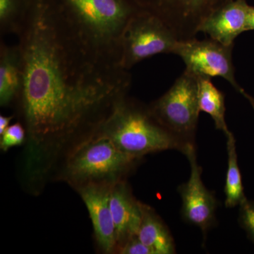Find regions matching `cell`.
Returning <instances> with one entry per match:
<instances>
[{
	"label": "cell",
	"mask_w": 254,
	"mask_h": 254,
	"mask_svg": "<svg viewBox=\"0 0 254 254\" xmlns=\"http://www.w3.org/2000/svg\"><path fill=\"white\" fill-rule=\"evenodd\" d=\"M17 37L23 68L18 104L32 150L91 131L128 93V71L92 56L55 0H32Z\"/></svg>",
	"instance_id": "6da1fadb"
},
{
	"label": "cell",
	"mask_w": 254,
	"mask_h": 254,
	"mask_svg": "<svg viewBox=\"0 0 254 254\" xmlns=\"http://www.w3.org/2000/svg\"><path fill=\"white\" fill-rule=\"evenodd\" d=\"M71 31L100 63L121 67L124 32L141 11L133 0H55ZM122 68V67H121Z\"/></svg>",
	"instance_id": "7a4b0ae2"
},
{
	"label": "cell",
	"mask_w": 254,
	"mask_h": 254,
	"mask_svg": "<svg viewBox=\"0 0 254 254\" xmlns=\"http://www.w3.org/2000/svg\"><path fill=\"white\" fill-rule=\"evenodd\" d=\"M124 153L140 160L148 153L183 151L188 143L169 131L145 106L127 95L115 103L109 115L94 128Z\"/></svg>",
	"instance_id": "3957f363"
},
{
	"label": "cell",
	"mask_w": 254,
	"mask_h": 254,
	"mask_svg": "<svg viewBox=\"0 0 254 254\" xmlns=\"http://www.w3.org/2000/svg\"><path fill=\"white\" fill-rule=\"evenodd\" d=\"M94 128L68 156L66 164V178L80 187L120 181L139 160L119 149L111 140L95 132Z\"/></svg>",
	"instance_id": "277c9868"
},
{
	"label": "cell",
	"mask_w": 254,
	"mask_h": 254,
	"mask_svg": "<svg viewBox=\"0 0 254 254\" xmlns=\"http://www.w3.org/2000/svg\"><path fill=\"white\" fill-rule=\"evenodd\" d=\"M148 107L169 131L185 143H195L200 113L198 78L185 70L171 88Z\"/></svg>",
	"instance_id": "5b68a950"
},
{
	"label": "cell",
	"mask_w": 254,
	"mask_h": 254,
	"mask_svg": "<svg viewBox=\"0 0 254 254\" xmlns=\"http://www.w3.org/2000/svg\"><path fill=\"white\" fill-rule=\"evenodd\" d=\"M179 41L162 20L141 9L124 32L120 66L128 71L140 62L155 55L173 54Z\"/></svg>",
	"instance_id": "8992f818"
},
{
	"label": "cell",
	"mask_w": 254,
	"mask_h": 254,
	"mask_svg": "<svg viewBox=\"0 0 254 254\" xmlns=\"http://www.w3.org/2000/svg\"><path fill=\"white\" fill-rule=\"evenodd\" d=\"M234 46H225L208 38L179 41L173 54L185 64L186 71L197 78L221 77L237 92L245 91L237 83L232 63Z\"/></svg>",
	"instance_id": "52a82bcc"
},
{
	"label": "cell",
	"mask_w": 254,
	"mask_h": 254,
	"mask_svg": "<svg viewBox=\"0 0 254 254\" xmlns=\"http://www.w3.org/2000/svg\"><path fill=\"white\" fill-rule=\"evenodd\" d=\"M145 11L163 21L180 41L195 38L203 21L232 0H133Z\"/></svg>",
	"instance_id": "ba28073f"
},
{
	"label": "cell",
	"mask_w": 254,
	"mask_h": 254,
	"mask_svg": "<svg viewBox=\"0 0 254 254\" xmlns=\"http://www.w3.org/2000/svg\"><path fill=\"white\" fill-rule=\"evenodd\" d=\"M182 153L188 159L190 168L188 181L178 187L182 218L187 223L198 227L205 236L216 222L218 201L213 192L202 181V168L197 160L194 143H187Z\"/></svg>",
	"instance_id": "9c48e42d"
},
{
	"label": "cell",
	"mask_w": 254,
	"mask_h": 254,
	"mask_svg": "<svg viewBox=\"0 0 254 254\" xmlns=\"http://www.w3.org/2000/svg\"><path fill=\"white\" fill-rule=\"evenodd\" d=\"M113 183H90L82 185L79 193L91 218L95 236L103 252L118 250V237L110 205V186Z\"/></svg>",
	"instance_id": "30bf717a"
},
{
	"label": "cell",
	"mask_w": 254,
	"mask_h": 254,
	"mask_svg": "<svg viewBox=\"0 0 254 254\" xmlns=\"http://www.w3.org/2000/svg\"><path fill=\"white\" fill-rule=\"evenodd\" d=\"M250 6L245 0H232L213 11L200 24L202 32L225 46H234L235 39L248 31Z\"/></svg>",
	"instance_id": "8fae6325"
},
{
	"label": "cell",
	"mask_w": 254,
	"mask_h": 254,
	"mask_svg": "<svg viewBox=\"0 0 254 254\" xmlns=\"http://www.w3.org/2000/svg\"><path fill=\"white\" fill-rule=\"evenodd\" d=\"M110 205L118 250L128 239L136 236L141 222V203L135 199L127 184L120 180L110 186Z\"/></svg>",
	"instance_id": "7c38bea8"
},
{
	"label": "cell",
	"mask_w": 254,
	"mask_h": 254,
	"mask_svg": "<svg viewBox=\"0 0 254 254\" xmlns=\"http://www.w3.org/2000/svg\"><path fill=\"white\" fill-rule=\"evenodd\" d=\"M23 68L22 56L18 44H0V105L9 106L19 101L22 93Z\"/></svg>",
	"instance_id": "4fadbf2b"
},
{
	"label": "cell",
	"mask_w": 254,
	"mask_h": 254,
	"mask_svg": "<svg viewBox=\"0 0 254 254\" xmlns=\"http://www.w3.org/2000/svg\"><path fill=\"white\" fill-rule=\"evenodd\" d=\"M142 218L136 236L154 254L176 253L175 240L168 226L149 205L141 203Z\"/></svg>",
	"instance_id": "5bb4252c"
},
{
	"label": "cell",
	"mask_w": 254,
	"mask_h": 254,
	"mask_svg": "<svg viewBox=\"0 0 254 254\" xmlns=\"http://www.w3.org/2000/svg\"><path fill=\"white\" fill-rule=\"evenodd\" d=\"M198 81L200 111L210 115L215 128L223 132L227 136L231 131L225 121V94L213 84L211 78H198Z\"/></svg>",
	"instance_id": "9a60e30c"
},
{
	"label": "cell",
	"mask_w": 254,
	"mask_h": 254,
	"mask_svg": "<svg viewBox=\"0 0 254 254\" xmlns=\"http://www.w3.org/2000/svg\"><path fill=\"white\" fill-rule=\"evenodd\" d=\"M227 170L224 193L225 194V207L227 208L240 206L247 200L244 190L242 177L238 165L236 140L233 133L227 135Z\"/></svg>",
	"instance_id": "2e32d148"
},
{
	"label": "cell",
	"mask_w": 254,
	"mask_h": 254,
	"mask_svg": "<svg viewBox=\"0 0 254 254\" xmlns=\"http://www.w3.org/2000/svg\"><path fill=\"white\" fill-rule=\"evenodd\" d=\"M32 0H0V33L18 36L27 20Z\"/></svg>",
	"instance_id": "e0dca14e"
},
{
	"label": "cell",
	"mask_w": 254,
	"mask_h": 254,
	"mask_svg": "<svg viewBox=\"0 0 254 254\" xmlns=\"http://www.w3.org/2000/svg\"><path fill=\"white\" fill-rule=\"evenodd\" d=\"M27 136L26 128L22 124L16 123L10 125L6 131L1 135L0 148L3 151L22 144Z\"/></svg>",
	"instance_id": "ac0fdd59"
},
{
	"label": "cell",
	"mask_w": 254,
	"mask_h": 254,
	"mask_svg": "<svg viewBox=\"0 0 254 254\" xmlns=\"http://www.w3.org/2000/svg\"><path fill=\"white\" fill-rule=\"evenodd\" d=\"M239 222L250 240L254 242V201L247 199L240 205Z\"/></svg>",
	"instance_id": "d6986e66"
},
{
	"label": "cell",
	"mask_w": 254,
	"mask_h": 254,
	"mask_svg": "<svg viewBox=\"0 0 254 254\" xmlns=\"http://www.w3.org/2000/svg\"><path fill=\"white\" fill-rule=\"evenodd\" d=\"M122 254H154L148 246L143 244L137 236H133L126 241L118 250Z\"/></svg>",
	"instance_id": "ffe728a7"
},
{
	"label": "cell",
	"mask_w": 254,
	"mask_h": 254,
	"mask_svg": "<svg viewBox=\"0 0 254 254\" xmlns=\"http://www.w3.org/2000/svg\"><path fill=\"white\" fill-rule=\"evenodd\" d=\"M12 119V116L6 117L3 115L0 116V135L3 134L6 128L10 126L9 124Z\"/></svg>",
	"instance_id": "44dd1931"
},
{
	"label": "cell",
	"mask_w": 254,
	"mask_h": 254,
	"mask_svg": "<svg viewBox=\"0 0 254 254\" xmlns=\"http://www.w3.org/2000/svg\"><path fill=\"white\" fill-rule=\"evenodd\" d=\"M254 30V6H250L249 11L248 31Z\"/></svg>",
	"instance_id": "7402d4cb"
},
{
	"label": "cell",
	"mask_w": 254,
	"mask_h": 254,
	"mask_svg": "<svg viewBox=\"0 0 254 254\" xmlns=\"http://www.w3.org/2000/svg\"><path fill=\"white\" fill-rule=\"evenodd\" d=\"M242 95H243L244 96H245V98L250 101V104L252 105V108H253L254 110V98L251 96V95H249L248 93H246L245 91L242 92Z\"/></svg>",
	"instance_id": "603a6c76"
}]
</instances>
